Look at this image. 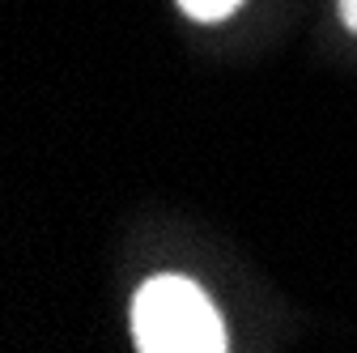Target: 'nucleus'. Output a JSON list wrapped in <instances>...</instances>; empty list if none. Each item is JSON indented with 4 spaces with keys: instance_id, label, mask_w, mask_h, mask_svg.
Returning a JSON list of instances; mask_svg holds the SVG:
<instances>
[{
    "instance_id": "1",
    "label": "nucleus",
    "mask_w": 357,
    "mask_h": 353,
    "mask_svg": "<svg viewBox=\"0 0 357 353\" xmlns=\"http://www.w3.org/2000/svg\"><path fill=\"white\" fill-rule=\"evenodd\" d=\"M132 336L141 353H221L226 324L213 298L178 273L149 277L132 298Z\"/></svg>"
},
{
    "instance_id": "2",
    "label": "nucleus",
    "mask_w": 357,
    "mask_h": 353,
    "mask_svg": "<svg viewBox=\"0 0 357 353\" xmlns=\"http://www.w3.org/2000/svg\"><path fill=\"white\" fill-rule=\"evenodd\" d=\"M243 0H178V9H183L192 22H226Z\"/></svg>"
},
{
    "instance_id": "3",
    "label": "nucleus",
    "mask_w": 357,
    "mask_h": 353,
    "mask_svg": "<svg viewBox=\"0 0 357 353\" xmlns=\"http://www.w3.org/2000/svg\"><path fill=\"white\" fill-rule=\"evenodd\" d=\"M336 9H340V22L357 34V0H336Z\"/></svg>"
}]
</instances>
